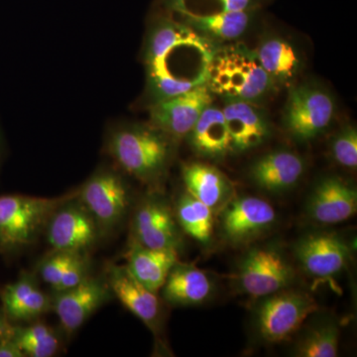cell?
I'll return each mask as SVG.
<instances>
[{
    "instance_id": "10",
    "label": "cell",
    "mask_w": 357,
    "mask_h": 357,
    "mask_svg": "<svg viewBox=\"0 0 357 357\" xmlns=\"http://www.w3.org/2000/svg\"><path fill=\"white\" fill-rule=\"evenodd\" d=\"M213 102L208 84L150 105V124L171 140L185 138L199 117Z\"/></svg>"
},
{
    "instance_id": "4",
    "label": "cell",
    "mask_w": 357,
    "mask_h": 357,
    "mask_svg": "<svg viewBox=\"0 0 357 357\" xmlns=\"http://www.w3.org/2000/svg\"><path fill=\"white\" fill-rule=\"evenodd\" d=\"M77 192L59 198L0 196V248L13 250L34 243L54 211Z\"/></svg>"
},
{
    "instance_id": "14",
    "label": "cell",
    "mask_w": 357,
    "mask_h": 357,
    "mask_svg": "<svg viewBox=\"0 0 357 357\" xmlns=\"http://www.w3.org/2000/svg\"><path fill=\"white\" fill-rule=\"evenodd\" d=\"M229 130L231 152L243 153L260 146L270 137L266 114L255 102L227 100L222 109Z\"/></svg>"
},
{
    "instance_id": "6",
    "label": "cell",
    "mask_w": 357,
    "mask_h": 357,
    "mask_svg": "<svg viewBox=\"0 0 357 357\" xmlns=\"http://www.w3.org/2000/svg\"><path fill=\"white\" fill-rule=\"evenodd\" d=\"M266 298L257 311V326L261 337L269 342L289 340L319 309L311 295L300 291L284 289Z\"/></svg>"
},
{
    "instance_id": "8",
    "label": "cell",
    "mask_w": 357,
    "mask_h": 357,
    "mask_svg": "<svg viewBox=\"0 0 357 357\" xmlns=\"http://www.w3.org/2000/svg\"><path fill=\"white\" fill-rule=\"evenodd\" d=\"M295 278L292 265L280 251L259 248L249 251L241 262L238 282L241 290L252 297H267L287 289Z\"/></svg>"
},
{
    "instance_id": "7",
    "label": "cell",
    "mask_w": 357,
    "mask_h": 357,
    "mask_svg": "<svg viewBox=\"0 0 357 357\" xmlns=\"http://www.w3.org/2000/svg\"><path fill=\"white\" fill-rule=\"evenodd\" d=\"M77 199L95 218L102 234L115 229L121 222L130 204L126 181L109 169L93 174L77 192Z\"/></svg>"
},
{
    "instance_id": "13",
    "label": "cell",
    "mask_w": 357,
    "mask_h": 357,
    "mask_svg": "<svg viewBox=\"0 0 357 357\" xmlns=\"http://www.w3.org/2000/svg\"><path fill=\"white\" fill-rule=\"evenodd\" d=\"M276 211L265 199L241 197L227 204L222 213V231L234 243H243L269 229Z\"/></svg>"
},
{
    "instance_id": "24",
    "label": "cell",
    "mask_w": 357,
    "mask_h": 357,
    "mask_svg": "<svg viewBox=\"0 0 357 357\" xmlns=\"http://www.w3.org/2000/svg\"><path fill=\"white\" fill-rule=\"evenodd\" d=\"M182 177L188 194L210 206L213 211L222 206L231 192V185L227 178L208 164H185Z\"/></svg>"
},
{
    "instance_id": "20",
    "label": "cell",
    "mask_w": 357,
    "mask_h": 357,
    "mask_svg": "<svg viewBox=\"0 0 357 357\" xmlns=\"http://www.w3.org/2000/svg\"><path fill=\"white\" fill-rule=\"evenodd\" d=\"M0 299L6 319L11 321H31L52 307L50 298L27 273L2 289Z\"/></svg>"
},
{
    "instance_id": "18",
    "label": "cell",
    "mask_w": 357,
    "mask_h": 357,
    "mask_svg": "<svg viewBox=\"0 0 357 357\" xmlns=\"http://www.w3.org/2000/svg\"><path fill=\"white\" fill-rule=\"evenodd\" d=\"M305 172V161L288 150L264 155L253 164L250 178L265 191L281 192L292 189Z\"/></svg>"
},
{
    "instance_id": "17",
    "label": "cell",
    "mask_w": 357,
    "mask_h": 357,
    "mask_svg": "<svg viewBox=\"0 0 357 357\" xmlns=\"http://www.w3.org/2000/svg\"><path fill=\"white\" fill-rule=\"evenodd\" d=\"M107 285L115 297L150 328H156L160 317V302L156 294L145 287L126 265H110Z\"/></svg>"
},
{
    "instance_id": "21",
    "label": "cell",
    "mask_w": 357,
    "mask_h": 357,
    "mask_svg": "<svg viewBox=\"0 0 357 357\" xmlns=\"http://www.w3.org/2000/svg\"><path fill=\"white\" fill-rule=\"evenodd\" d=\"M129 271L152 292L157 293L178 261V252L167 249H152L133 241L128 252Z\"/></svg>"
},
{
    "instance_id": "30",
    "label": "cell",
    "mask_w": 357,
    "mask_h": 357,
    "mask_svg": "<svg viewBox=\"0 0 357 357\" xmlns=\"http://www.w3.org/2000/svg\"><path fill=\"white\" fill-rule=\"evenodd\" d=\"M83 252L67 250H54L53 253L47 256L40 265V275L45 283L52 288H57L59 282L62 278L67 268L73 261Z\"/></svg>"
},
{
    "instance_id": "2",
    "label": "cell",
    "mask_w": 357,
    "mask_h": 357,
    "mask_svg": "<svg viewBox=\"0 0 357 357\" xmlns=\"http://www.w3.org/2000/svg\"><path fill=\"white\" fill-rule=\"evenodd\" d=\"M172 141L151 124H122L110 131L107 151L122 170L153 182L166 170Z\"/></svg>"
},
{
    "instance_id": "9",
    "label": "cell",
    "mask_w": 357,
    "mask_h": 357,
    "mask_svg": "<svg viewBox=\"0 0 357 357\" xmlns=\"http://www.w3.org/2000/svg\"><path fill=\"white\" fill-rule=\"evenodd\" d=\"M46 229L47 239L54 250L77 252L91 248L102 234L95 218L77 199V195L54 211Z\"/></svg>"
},
{
    "instance_id": "16",
    "label": "cell",
    "mask_w": 357,
    "mask_h": 357,
    "mask_svg": "<svg viewBox=\"0 0 357 357\" xmlns=\"http://www.w3.org/2000/svg\"><path fill=\"white\" fill-rule=\"evenodd\" d=\"M307 210L310 218L321 225L345 222L356 213V189L338 177L324 178L312 191Z\"/></svg>"
},
{
    "instance_id": "15",
    "label": "cell",
    "mask_w": 357,
    "mask_h": 357,
    "mask_svg": "<svg viewBox=\"0 0 357 357\" xmlns=\"http://www.w3.org/2000/svg\"><path fill=\"white\" fill-rule=\"evenodd\" d=\"M134 241L152 249L178 250L180 237L170 208L156 198L144 199L133 218Z\"/></svg>"
},
{
    "instance_id": "32",
    "label": "cell",
    "mask_w": 357,
    "mask_h": 357,
    "mask_svg": "<svg viewBox=\"0 0 357 357\" xmlns=\"http://www.w3.org/2000/svg\"><path fill=\"white\" fill-rule=\"evenodd\" d=\"M220 4V11L255 10L265 0H215Z\"/></svg>"
},
{
    "instance_id": "29",
    "label": "cell",
    "mask_w": 357,
    "mask_h": 357,
    "mask_svg": "<svg viewBox=\"0 0 357 357\" xmlns=\"http://www.w3.org/2000/svg\"><path fill=\"white\" fill-rule=\"evenodd\" d=\"M333 158L340 166L356 169L357 166V131L351 126H344L333 137L331 144Z\"/></svg>"
},
{
    "instance_id": "25",
    "label": "cell",
    "mask_w": 357,
    "mask_h": 357,
    "mask_svg": "<svg viewBox=\"0 0 357 357\" xmlns=\"http://www.w3.org/2000/svg\"><path fill=\"white\" fill-rule=\"evenodd\" d=\"M255 53L275 86L290 83L302 68V61L295 47L282 37L263 39Z\"/></svg>"
},
{
    "instance_id": "33",
    "label": "cell",
    "mask_w": 357,
    "mask_h": 357,
    "mask_svg": "<svg viewBox=\"0 0 357 357\" xmlns=\"http://www.w3.org/2000/svg\"><path fill=\"white\" fill-rule=\"evenodd\" d=\"M20 347L11 337V331L6 337L0 340V357H24Z\"/></svg>"
},
{
    "instance_id": "12",
    "label": "cell",
    "mask_w": 357,
    "mask_h": 357,
    "mask_svg": "<svg viewBox=\"0 0 357 357\" xmlns=\"http://www.w3.org/2000/svg\"><path fill=\"white\" fill-rule=\"evenodd\" d=\"M109 297L107 283L89 275L75 287L57 292L55 299L52 301V307L65 332L73 333L79 330Z\"/></svg>"
},
{
    "instance_id": "31",
    "label": "cell",
    "mask_w": 357,
    "mask_h": 357,
    "mask_svg": "<svg viewBox=\"0 0 357 357\" xmlns=\"http://www.w3.org/2000/svg\"><path fill=\"white\" fill-rule=\"evenodd\" d=\"M88 276L89 262L83 252L77 256L72 264L67 268L55 290L57 292H60V291L68 290V289L75 287V286L81 283Z\"/></svg>"
},
{
    "instance_id": "27",
    "label": "cell",
    "mask_w": 357,
    "mask_h": 357,
    "mask_svg": "<svg viewBox=\"0 0 357 357\" xmlns=\"http://www.w3.org/2000/svg\"><path fill=\"white\" fill-rule=\"evenodd\" d=\"M11 337L25 356L51 357L60 347L58 335L43 323L11 330Z\"/></svg>"
},
{
    "instance_id": "22",
    "label": "cell",
    "mask_w": 357,
    "mask_h": 357,
    "mask_svg": "<svg viewBox=\"0 0 357 357\" xmlns=\"http://www.w3.org/2000/svg\"><path fill=\"white\" fill-rule=\"evenodd\" d=\"M162 289L164 299L169 304L196 306L211 297L213 284L210 277L199 268L177 262Z\"/></svg>"
},
{
    "instance_id": "28",
    "label": "cell",
    "mask_w": 357,
    "mask_h": 357,
    "mask_svg": "<svg viewBox=\"0 0 357 357\" xmlns=\"http://www.w3.org/2000/svg\"><path fill=\"white\" fill-rule=\"evenodd\" d=\"M340 330L335 324L312 328L296 347L300 357H335L338 354Z\"/></svg>"
},
{
    "instance_id": "1",
    "label": "cell",
    "mask_w": 357,
    "mask_h": 357,
    "mask_svg": "<svg viewBox=\"0 0 357 357\" xmlns=\"http://www.w3.org/2000/svg\"><path fill=\"white\" fill-rule=\"evenodd\" d=\"M215 44L169 14L157 18L150 27L144 49L147 95L151 105L185 93L177 77L178 58Z\"/></svg>"
},
{
    "instance_id": "26",
    "label": "cell",
    "mask_w": 357,
    "mask_h": 357,
    "mask_svg": "<svg viewBox=\"0 0 357 357\" xmlns=\"http://www.w3.org/2000/svg\"><path fill=\"white\" fill-rule=\"evenodd\" d=\"M213 210L190 194L178 199L176 215L185 234L202 244L210 243L213 234Z\"/></svg>"
},
{
    "instance_id": "5",
    "label": "cell",
    "mask_w": 357,
    "mask_h": 357,
    "mask_svg": "<svg viewBox=\"0 0 357 357\" xmlns=\"http://www.w3.org/2000/svg\"><path fill=\"white\" fill-rule=\"evenodd\" d=\"M335 114V102L326 89L301 84L289 91L284 126L296 140L310 141L325 132Z\"/></svg>"
},
{
    "instance_id": "23",
    "label": "cell",
    "mask_w": 357,
    "mask_h": 357,
    "mask_svg": "<svg viewBox=\"0 0 357 357\" xmlns=\"http://www.w3.org/2000/svg\"><path fill=\"white\" fill-rule=\"evenodd\" d=\"M185 138L195 153L204 158L222 159L231 152L222 110L211 105L204 110Z\"/></svg>"
},
{
    "instance_id": "11",
    "label": "cell",
    "mask_w": 357,
    "mask_h": 357,
    "mask_svg": "<svg viewBox=\"0 0 357 357\" xmlns=\"http://www.w3.org/2000/svg\"><path fill=\"white\" fill-rule=\"evenodd\" d=\"M351 251L342 237L330 232L303 237L295 248L296 258L304 271L321 280L342 273L351 260Z\"/></svg>"
},
{
    "instance_id": "3",
    "label": "cell",
    "mask_w": 357,
    "mask_h": 357,
    "mask_svg": "<svg viewBox=\"0 0 357 357\" xmlns=\"http://www.w3.org/2000/svg\"><path fill=\"white\" fill-rule=\"evenodd\" d=\"M208 86L225 100L257 102L275 84L260 65L255 50L245 45L218 47L210 67Z\"/></svg>"
},
{
    "instance_id": "19",
    "label": "cell",
    "mask_w": 357,
    "mask_h": 357,
    "mask_svg": "<svg viewBox=\"0 0 357 357\" xmlns=\"http://www.w3.org/2000/svg\"><path fill=\"white\" fill-rule=\"evenodd\" d=\"M168 13L176 14L180 17L178 22L218 43L241 38L255 16V10L199 13L180 9Z\"/></svg>"
},
{
    "instance_id": "34",
    "label": "cell",
    "mask_w": 357,
    "mask_h": 357,
    "mask_svg": "<svg viewBox=\"0 0 357 357\" xmlns=\"http://www.w3.org/2000/svg\"><path fill=\"white\" fill-rule=\"evenodd\" d=\"M2 340V338H0V340Z\"/></svg>"
}]
</instances>
